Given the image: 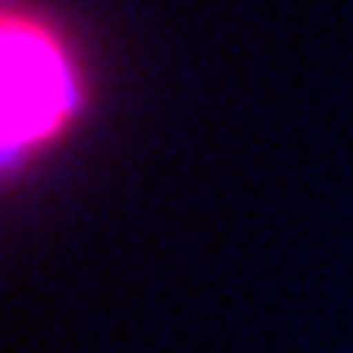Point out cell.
<instances>
[{
  "label": "cell",
  "mask_w": 353,
  "mask_h": 353,
  "mask_svg": "<svg viewBox=\"0 0 353 353\" xmlns=\"http://www.w3.org/2000/svg\"><path fill=\"white\" fill-rule=\"evenodd\" d=\"M75 110L71 58L40 22H5V150L49 141Z\"/></svg>",
  "instance_id": "6da1fadb"
}]
</instances>
